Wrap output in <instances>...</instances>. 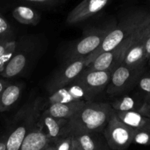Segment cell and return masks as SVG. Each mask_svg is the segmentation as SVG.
<instances>
[{"instance_id":"obj_1","label":"cell","mask_w":150,"mask_h":150,"mask_svg":"<svg viewBox=\"0 0 150 150\" xmlns=\"http://www.w3.org/2000/svg\"><path fill=\"white\" fill-rule=\"evenodd\" d=\"M114 112L110 104L88 101L77 114L68 120L67 136L103 132Z\"/></svg>"},{"instance_id":"obj_2","label":"cell","mask_w":150,"mask_h":150,"mask_svg":"<svg viewBox=\"0 0 150 150\" xmlns=\"http://www.w3.org/2000/svg\"><path fill=\"white\" fill-rule=\"evenodd\" d=\"M135 129L122 122L115 111L103 131L111 150H126L132 144Z\"/></svg>"},{"instance_id":"obj_3","label":"cell","mask_w":150,"mask_h":150,"mask_svg":"<svg viewBox=\"0 0 150 150\" xmlns=\"http://www.w3.org/2000/svg\"><path fill=\"white\" fill-rule=\"evenodd\" d=\"M141 13L142 11L132 14L130 16L128 17V19L122 24V26L110 30L99 48L87 57V65L102 53L112 51L121 45L132 33L139 20Z\"/></svg>"},{"instance_id":"obj_4","label":"cell","mask_w":150,"mask_h":150,"mask_svg":"<svg viewBox=\"0 0 150 150\" xmlns=\"http://www.w3.org/2000/svg\"><path fill=\"white\" fill-rule=\"evenodd\" d=\"M145 69H132L120 65L111 75L110 80L106 88V93L110 96L125 94L137 86L138 80Z\"/></svg>"},{"instance_id":"obj_5","label":"cell","mask_w":150,"mask_h":150,"mask_svg":"<svg viewBox=\"0 0 150 150\" xmlns=\"http://www.w3.org/2000/svg\"><path fill=\"white\" fill-rule=\"evenodd\" d=\"M142 13H141V15H142ZM141 16H140V18H141ZM133 30H132V33L128 36L127 38L121 45H119V47H116L112 51L106 52L99 54L94 60H92L89 64H88L86 67L85 68V69L88 71H113L118 66L122 65V62H123L124 57H125V54H126L127 52L128 49L130 46L131 42H132Z\"/></svg>"},{"instance_id":"obj_6","label":"cell","mask_w":150,"mask_h":150,"mask_svg":"<svg viewBox=\"0 0 150 150\" xmlns=\"http://www.w3.org/2000/svg\"><path fill=\"white\" fill-rule=\"evenodd\" d=\"M112 71H88L84 69L73 82L83 88L92 97L106 88L110 80Z\"/></svg>"},{"instance_id":"obj_7","label":"cell","mask_w":150,"mask_h":150,"mask_svg":"<svg viewBox=\"0 0 150 150\" xmlns=\"http://www.w3.org/2000/svg\"><path fill=\"white\" fill-rule=\"evenodd\" d=\"M109 31V30H95L86 35L71 49L68 62L88 57L99 48Z\"/></svg>"},{"instance_id":"obj_8","label":"cell","mask_w":150,"mask_h":150,"mask_svg":"<svg viewBox=\"0 0 150 150\" xmlns=\"http://www.w3.org/2000/svg\"><path fill=\"white\" fill-rule=\"evenodd\" d=\"M86 65L87 57L68 62L65 67L59 71L49 83L47 88L50 93L73 83L83 72Z\"/></svg>"},{"instance_id":"obj_9","label":"cell","mask_w":150,"mask_h":150,"mask_svg":"<svg viewBox=\"0 0 150 150\" xmlns=\"http://www.w3.org/2000/svg\"><path fill=\"white\" fill-rule=\"evenodd\" d=\"M108 2L109 0H83L68 14L66 23L74 25L83 22L100 12Z\"/></svg>"},{"instance_id":"obj_10","label":"cell","mask_w":150,"mask_h":150,"mask_svg":"<svg viewBox=\"0 0 150 150\" xmlns=\"http://www.w3.org/2000/svg\"><path fill=\"white\" fill-rule=\"evenodd\" d=\"M92 96L78 85L72 83L50 93L45 106L56 103H68L77 101H91ZM44 106V108H45Z\"/></svg>"},{"instance_id":"obj_11","label":"cell","mask_w":150,"mask_h":150,"mask_svg":"<svg viewBox=\"0 0 150 150\" xmlns=\"http://www.w3.org/2000/svg\"><path fill=\"white\" fill-rule=\"evenodd\" d=\"M67 122L66 119L54 117L44 110L38 122V127L52 143L61 137L67 136Z\"/></svg>"},{"instance_id":"obj_12","label":"cell","mask_w":150,"mask_h":150,"mask_svg":"<svg viewBox=\"0 0 150 150\" xmlns=\"http://www.w3.org/2000/svg\"><path fill=\"white\" fill-rule=\"evenodd\" d=\"M111 107L116 112L135 111L150 116V105L147 103L140 92L119 98L111 104Z\"/></svg>"},{"instance_id":"obj_13","label":"cell","mask_w":150,"mask_h":150,"mask_svg":"<svg viewBox=\"0 0 150 150\" xmlns=\"http://www.w3.org/2000/svg\"><path fill=\"white\" fill-rule=\"evenodd\" d=\"M88 101H77L68 103H56L46 106L44 110L49 114L59 119L66 120L72 119Z\"/></svg>"},{"instance_id":"obj_14","label":"cell","mask_w":150,"mask_h":150,"mask_svg":"<svg viewBox=\"0 0 150 150\" xmlns=\"http://www.w3.org/2000/svg\"><path fill=\"white\" fill-rule=\"evenodd\" d=\"M83 150H111L103 132H91L73 136Z\"/></svg>"},{"instance_id":"obj_15","label":"cell","mask_w":150,"mask_h":150,"mask_svg":"<svg viewBox=\"0 0 150 150\" xmlns=\"http://www.w3.org/2000/svg\"><path fill=\"white\" fill-rule=\"evenodd\" d=\"M50 144L48 137L37 126L26 136L19 150H44Z\"/></svg>"},{"instance_id":"obj_16","label":"cell","mask_w":150,"mask_h":150,"mask_svg":"<svg viewBox=\"0 0 150 150\" xmlns=\"http://www.w3.org/2000/svg\"><path fill=\"white\" fill-rule=\"evenodd\" d=\"M116 112L122 122L134 129H150V116L135 111Z\"/></svg>"},{"instance_id":"obj_17","label":"cell","mask_w":150,"mask_h":150,"mask_svg":"<svg viewBox=\"0 0 150 150\" xmlns=\"http://www.w3.org/2000/svg\"><path fill=\"white\" fill-rule=\"evenodd\" d=\"M27 63V57L24 53L15 52L4 70L0 73V76L6 79L16 77L23 71Z\"/></svg>"},{"instance_id":"obj_18","label":"cell","mask_w":150,"mask_h":150,"mask_svg":"<svg viewBox=\"0 0 150 150\" xmlns=\"http://www.w3.org/2000/svg\"><path fill=\"white\" fill-rule=\"evenodd\" d=\"M21 87L19 84H11L0 95V112L8 110L19 99L21 93Z\"/></svg>"},{"instance_id":"obj_19","label":"cell","mask_w":150,"mask_h":150,"mask_svg":"<svg viewBox=\"0 0 150 150\" xmlns=\"http://www.w3.org/2000/svg\"><path fill=\"white\" fill-rule=\"evenodd\" d=\"M13 16L17 21L26 25H37L41 19L35 10L27 6H18L14 8Z\"/></svg>"},{"instance_id":"obj_20","label":"cell","mask_w":150,"mask_h":150,"mask_svg":"<svg viewBox=\"0 0 150 150\" xmlns=\"http://www.w3.org/2000/svg\"><path fill=\"white\" fill-rule=\"evenodd\" d=\"M16 42L12 39L0 40V73L16 52Z\"/></svg>"},{"instance_id":"obj_21","label":"cell","mask_w":150,"mask_h":150,"mask_svg":"<svg viewBox=\"0 0 150 150\" xmlns=\"http://www.w3.org/2000/svg\"><path fill=\"white\" fill-rule=\"evenodd\" d=\"M140 93L144 96L147 103L150 105V73H144L141 74L137 83Z\"/></svg>"},{"instance_id":"obj_22","label":"cell","mask_w":150,"mask_h":150,"mask_svg":"<svg viewBox=\"0 0 150 150\" xmlns=\"http://www.w3.org/2000/svg\"><path fill=\"white\" fill-rule=\"evenodd\" d=\"M132 143L139 145H150V129H135Z\"/></svg>"},{"instance_id":"obj_23","label":"cell","mask_w":150,"mask_h":150,"mask_svg":"<svg viewBox=\"0 0 150 150\" xmlns=\"http://www.w3.org/2000/svg\"><path fill=\"white\" fill-rule=\"evenodd\" d=\"M54 150H71L73 145V136L61 137L51 143Z\"/></svg>"},{"instance_id":"obj_24","label":"cell","mask_w":150,"mask_h":150,"mask_svg":"<svg viewBox=\"0 0 150 150\" xmlns=\"http://www.w3.org/2000/svg\"><path fill=\"white\" fill-rule=\"evenodd\" d=\"M12 37L11 25L6 18L0 13V39H12Z\"/></svg>"},{"instance_id":"obj_25","label":"cell","mask_w":150,"mask_h":150,"mask_svg":"<svg viewBox=\"0 0 150 150\" xmlns=\"http://www.w3.org/2000/svg\"><path fill=\"white\" fill-rule=\"evenodd\" d=\"M145 58L148 64L149 60H150V30L146 36L145 43Z\"/></svg>"},{"instance_id":"obj_26","label":"cell","mask_w":150,"mask_h":150,"mask_svg":"<svg viewBox=\"0 0 150 150\" xmlns=\"http://www.w3.org/2000/svg\"><path fill=\"white\" fill-rule=\"evenodd\" d=\"M30 2H34V3L37 4H44V5H47V4H52L56 0H26Z\"/></svg>"},{"instance_id":"obj_27","label":"cell","mask_w":150,"mask_h":150,"mask_svg":"<svg viewBox=\"0 0 150 150\" xmlns=\"http://www.w3.org/2000/svg\"><path fill=\"white\" fill-rule=\"evenodd\" d=\"M9 84H10L9 82L3 80V79L0 78V95L2 94V91L5 90V88H6Z\"/></svg>"},{"instance_id":"obj_28","label":"cell","mask_w":150,"mask_h":150,"mask_svg":"<svg viewBox=\"0 0 150 150\" xmlns=\"http://www.w3.org/2000/svg\"><path fill=\"white\" fill-rule=\"evenodd\" d=\"M7 135L0 138V150H5V144H6Z\"/></svg>"},{"instance_id":"obj_29","label":"cell","mask_w":150,"mask_h":150,"mask_svg":"<svg viewBox=\"0 0 150 150\" xmlns=\"http://www.w3.org/2000/svg\"><path fill=\"white\" fill-rule=\"evenodd\" d=\"M71 150H83L80 147V146L77 144V143L76 142L74 139L73 138V145H72V148Z\"/></svg>"},{"instance_id":"obj_30","label":"cell","mask_w":150,"mask_h":150,"mask_svg":"<svg viewBox=\"0 0 150 150\" xmlns=\"http://www.w3.org/2000/svg\"><path fill=\"white\" fill-rule=\"evenodd\" d=\"M44 150H54V146H53L52 144H51L48 147H47V149H45Z\"/></svg>"},{"instance_id":"obj_31","label":"cell","mask_w":150,"mask_h":150,"mask_svg":"<svg viewBox=\"0 0 150 150\" xmlns=\"http://www.w3.org/2000/svg\"><path fill=\"white\" fill-rule=\"evenodd\" d=\"M148 64H149V66H150V60H149V62H148Z\"/></svg>"},{"instance_id":"obj_32","label":"cell","mask_w":150,"mask_h":150,"mask_svg":"<svg viewBox=\"0 0 150 150\" xmlns=\"http://www.w3.org/2000/svg\"><path fill=\"white\" fill-rule=\"evenodd\" d=\"M0 40H2V39H0Z\"/></svg>"}]
</instances>
